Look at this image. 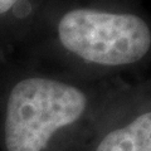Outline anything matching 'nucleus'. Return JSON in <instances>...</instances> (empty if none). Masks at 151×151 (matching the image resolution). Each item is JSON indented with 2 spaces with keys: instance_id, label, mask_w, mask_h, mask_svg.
I'll return each instance as SVG.
<instances>
[{
  "instance_id": "nucleus-1",
  "label": "nucleus",
  "mask_w": 151,
  "mask_h": 151,
  "mask_svg": "<svg viewBox=\"0 0 151 151\" xmlns=\"http://www.w3.org/2000/svg\"><path fill=\"white\" fill-rule=\"evenodd\" d=\"M86 105V96L73 86L38 77L23 79L8 101L6 150H44L57 130L81 117Z\"/></svg>"
},
{
  "instance_id": "nucleus-2",
  "label": "nucleus",
  "mask_w": 151,
  "mask_h": 151,
  "mask_svg": "<svg viewBox=\"0 0 151 151\" xmlns=\"http://www.w3.org/2000/svg\"><path fill=\"white\" fill-rule=\"evenodd\" d=\"M60 43L81 58L103 65L131 64L149 52L151 33L141 18L74 9L58 25Z\"/></svg>"
},
{
  "instance_id": "nucleus-3",
  "label": "nucleus",
  "mask_w": 151,
  "mask_h": 151,
  "mask_svg": "<svg viewBox=\"0 0 151 151\" xmlns=\"http://www.w3.org/2000/svg\"><path fill=\"white\" fill-rule=\"evenodd\" d=\"M96 151H151V112L107 134Z\"/></svg>"
},
{
  "instance_id": "nucleus-4",
  "label": "nucleus",
  "mask_w": 151,
  "mask_h": 151,
  "mask_svg": "<svg viewBox=\"0 0 151 151\" xmlns=\"http://www.w3.org/2000/svg\"><path fill=\"white\" fill-rule=\"evenodd\" d=\"M19 0H0V14L6 13L15 5Z\"/></svg>"
}]
</instances>
